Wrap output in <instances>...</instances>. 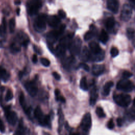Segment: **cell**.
Instances as JSON below:
<instances>
[{
	"label": "cell",
	"mask_w": 135,
	"mask_h": 135,
	"mask_svg": "<svg viewBox=\"0 0 135 135\" xmlns=\"http://www.w3.org/2000/svg\"><path fill=\"white\" fill-rule=\"evenodd\" d=\"M91 50L90 59L93 61H101L104 57V52L101 49L99 45L95 42L92 41L89 44Z\"/></svg>",
	"instance_id": "obj_1"
},
{
	"label": "cell",
	"mask_w": 135,
	"mask_h": 135,
	"mask_svg": "<svg viewBox=\"0 0 135 135\" xmlns=\"http://www.w3.org/2000/svg\"><path fill=\"white\" fill-rule=\"evenodd\" d=\"M34 116L40 125L51 128V118L49 115H44L39 106H37L34 112Z\"/></svg>",
	"instance_id": "obj_2"
},
{
	"label": "cell",
	"mask_w": 135,
	"mask_h": 135,
	"mask_svg": "<svg viewBox=\"0 0 135 135\" xmlns=\"http://www.w3.org/2000/svg\"><path fill=\"white\" fill-rule=\"evenodd\" d=\"M113 100L118 105L122 107H127L130 104L131 98L128 94H119L113 95Z\"/></svg>",
	"instance_id": "obj_3"
},
{
	"label": "cell",
	"mask_w": 135,
	"mask_h": 135,
	"mask_svg": "<svg viewBox=\"0 0 135 135\" xmlns=\"http://www.w3.org/2000/svg\"><path fill=\"white\" fill-rule=\"evenodd\" d=\"M91 116L90 113H86L83 117L81 127L83 132V135H88V132L91 127Z\"/></svg>",
	"instance_id": "obj_4"
},
{
	"label": "cell",
	"mask_w": 135,
	"mask_h": 135,
	"mask_svg": "<svg viewBox=\"0 0 135 135\" xmlns=\"http://www.w3.org/2000/svg\"><path fill=\"white\" fill-rule=\"evenodd\" d=\"M117 88L119 90L129 92L131 91L133 89L132 82L127 79L119 81L117 84Z\"/></svg>",
	"instance_id": "obj_5"
},
{
	"label": "cell",
	"mask_w": 135,
	"mask_h": 135,
	"mask_svg": "<svg viewBox=\"0 0 135 135\" xmlns=\"http://www.w3.org/2000/svg\"><path fill=\"white\" fill-rule=\"evenodd\" d=\"M47 16L45 14L40 15L35 20L34 23V27L38 32H42L46 28V21Z\"/></svg>",
	"instance_id": "obj_6"
},
{
	"label": "cell",
	"mask_w": 135,
	"mask_h": 135,
	"mask_svg": "<svg viewBox=\"0 0 135 135\" xmlns=\"http://www.w3.org/2000/svg\"><path fill=\"white\" fill-rule=\"evenodd\" d=\"M4 112L6 116V118L8 122L11 125H14L16 123L18 117L16 113L13 111H12L10 109V107H6L4 108Z\"/></svg>",
	"instance_id": "obj_7"
},
{
	"label": "cell",
	"mask_w": 135,
	"mask_h": 135,
	"mask_svg": "<svg viewBox=\"0 0 135 135\" xmlns=\"http://www.w3.org/2000/svg\"><path fill=\"white\" fill-rule=\"evenodd\" d=\"M82 42L80 38L76 37L73 41L70 46L71 53L73 55H76L80 54L81 52Z\"/></svg>",
	"instance_id": "obj_8"
},
{
	"label": "cell",
	"mask_w": 135,
	"mask_h": 135,
	"mask_svg": "<svg viewBox=\"0 0 135 135\" xmlns=\"http://www.w3.org/2000/svg\"><path fill=\"white\" fill-rule=\"evenodd\" d=\"M42 6V3L39 0H33L28 4V12L31 15L35 14Z\"/></svg>",
	"instance_id": "obj_9"
},
{
	"label": "cell",
	"mask_w": 135,
	"mask_h": 135,
	"mask_svg": "<svg viewBox=\"0 0 135 135\" xmlns=\"http://www.w3.org/2000/svg\"><path fill=\"white\" fill-rule=\"evenodd\" d=\"M24 87L28 94L34 97L37 93L38 88L36 83L33 81H28L24 83Z\"/></svg>",
	"instance_id": "obj_10"
},
{
	"label": "cell",
	"mask_w": 135,
	"mask_h": 135,
	"mask_svg": "<svg viewBox=\"0 0 135 135\" xmlns=\"http://www.w3.org/2000/svg\"><path fill=\"white\" fill-rule=\"evenodd\" d=\"M132 15V7L131 5L125 4L123 7L121 13V19L126 22L128 21Z\"/></svg>",
	"instance_id": "obj_11"
},
{
	"label": "cell",
	"mask_w": 135,
	"mask_h": 135,
	"mask_svg": "<svg viewBox=\"0 0 135 135\" xmlns=\"http://www.w3.org/2000/svg\"><path fill=\"white\" fill-rule=\"evenodd\" d=\"M107 6L109 10L114 13H117L119 8V2L117 0H107Z\"/></svg>",
	"instance_id": "obj_12"
},
{
	"label": "cell",
	"mask_w": 135,
	"mask_h": 135,
	"mask_svg": "<svg viewBox=\"0 0 135 135\" xmlns=\"http://www.w3.org/2000/svg\"><path fill=\"white\" fill-rule=\"evenodd\" d=\"M19 102L20 103V105L22 106L23 109L25 111V112L27 114L29 115L30 114V112H31V108L27 106L24 95L23 93L22 92L20 93V95H19Z\"/></svg>",
	"instance_id": "obj_13"
},
{
	"label": "cell",
	"mask_w": 135,
	"mask_h": 135,
	"mask_svg": "<svg viewBox=\"0 0 135 135\" xmlns=\"http://www.w3.org/2000/svg\"><path fill=\"white\" fill-rule=\"evenodd\" d=\"M46 21L49 25L52 27H56L60 23V19L56 15H51L47 17Z\"/></svg>",
	"instance_id": "obj_14"
},
{
	"label": "cell",
	"mask_w": 135,
	"mask_h": 135,
	"mask_svg": "<svg viewBox=\"0 0 135 135\" xmlns=\"http://www.w3.org/2000/svg\"><path fill=\"white\" fill-rule=\"evenodd\" d=\"M98 98V90L95 86H94L91 90L90 97V104L91 105L95 104Z\"/></svg>",
	"instance_id": "obj_15"
},
{
	"label": "cell",
	"mask_w": 135,
	"mask_h": 135,
	"mask_svg": "<svg viewBox=\"0 0 135 135\" xmlns=\"http://www.w3.org/2000/svg\"><path fill=\"white\" fill-rule=\"evenodd\" d=\"M80 59L83 61H87L90 59V52L86 46H84L81 52H80Z\"/></svg>",
	"instance_id": "obj_16"
},
{
	"label": "cell",
	"mask_w": 135,
	"mask_h": 135,
	"mask_svg": "<svg viewBox=\"0 0 135 135\" xmlns=\"http://www.w3.org/2000/svg\"><path fill=\"white\" fill-rule=\"evenodd\" d=\"M75 61V59L73 56H69L63 61V66L66 69H69L74 64Z\"/></svg>",
	"instance_id": "obj_17"
},
{
	"label": "cell",
	"mask_w": 135,
	"mask_h": 135,
	"mask_svg": "<svg viewBox=\"0 0 135 135\" xmlns=\"http://www.w3.org/2000/svg\"><path fill=\"white\" fill-rule=\"evenodd\" d=\"M104 69L105 68L103 65H94L92 66V73L94 75L98 76L103 73Z\"/></svg>",
	"instance_id": "obj_18"
},
{
	"label": "cell",
	"mask_w": 135,
	"mask_h": 135,
	"mask_svg": "<svg viewBox=\"0 0 135 135\" xmlns=\"http://www.w3.org/2000/svg\"><path fill=\"white\" fill-rule=\"evenodd\" d=\"M9 78V74L7 71L3 68L0 66V79L3 81L6 82Z\"/></svg>",
	"instance_id": "obj_19"
},
{
	"label": "cell",
	"mask_w": 135,
	"mask_h": 135,
	"mask_svg": "<svg viewBox=\"0 0 135 135\" xmlns=\"http://www.w3.org/2000/svg\"><path fill=\"white\" fill-rule=\"evenodd\" d=\"M113 85V83L112 81H109L107 82L103 86V94L104 95H108L110 92L111 88Z\"/></svg>",
	"instance_id": "obj_20"
},
{
	"label": "cell",
	"mask_w": 135,
	"mask_h": 135,
	"mask_svg": "<svg viewBox=\"0 0 135 135\" xmlns=\"http://www.w3.org/2000/svg\"><path fill=\"white\" fill-rule=\"evenodd\" d=\"M105 25L108 30H110L112 29L115 25V21H114V18L112 17H109L106 20Z\"/></svg>",
	"instance_id": "obj_21"
},
{
	"label": "cell",
	"mask_w": 135,
	"mask_h": 135,
	"mask_svg": "<svg viewBox=\"0 0 135 135\" xmlns=\"http://www.w3.org/2000/svg\"><path fill=\"white\" fill-rule=\"evenodd\" d=\"M99 39L100 41H101L103 44H105L109 40V36L107 33L103 30H102L100 34Z\"/></svg>",
	"instance_id": "obj_22"
},
{
	"label": "cell",
	"mask_w": 135,
	"mask_h": 135,
	"mask_svg": "<svg viewBox=\"0 0 135 135\" xmlns=\"http://www.w3.org/2000/svg\"><path fill=\"white\" fill-rule=\"evenodd\" d=\"M14 135H24V127H23V122L22 120L21 119L19 122L18 126L17 127V130L15 132Z\"/></svg>",
	"instance_id": "obj_23"
},
{
	"label": "cell",
	"mask_w": 135,
	"mask_h": 135,
	"mask_svg": "<svg viewBox=\"0 0 135 135\" xmlns=\"http://www.w3.org/2000/svg\"><path fill=\"white\" fill-rule=\"evenodd\" d=\"M58 115H59V130L60 131V130L61 129L63 123H64V115L62 113V110L59 109L58 110Z\"/></svg>",
	"instance_id": "obj_24"
},
{
	"label": "cell",
	"mask_w": 135,
	"mask_h": 135,
	"mask_svg": "<svg viewBox=\"0 0 135 135\" xmlns=\"http://www.w3.org/2000/svg\"><path fill=\"white\" fill-rule=\"evenodd\" d=\"M54 93H55V99L57 101H60L62 103H64L65 102V98L62 95H61L60 91L58 89H56L55 90Z\"/></svg>",
	"instance_id": "obj_25"
},
{
	"label": "cell",
	"mask_w": 135,
	"mask_h": 135,
	"mask_svg": "<svg viewBox=\"0 0 135 135\" xmlns=\"http://www.w3.org/2000/svg\"><path fill=\"white\" fill-rule=\"evenodd\" d=\"M80 86L81 89L84 91H87L88 90V85L87 84V81L85 77H83L80 83Z\"/></svg>",
	"instance_id": "obj_26"
},
{
	"label": "cell",
	"mask_w": 135,
	"mask_h": 135,
	"mask_svg": "<svg viewBox=\"0 0 135 135\" xmlns=\"http://www.w3.org/2000/svg\"><path fill=\"white\" fill-rule=\"evenodd\" d=\"M6 22L5 18H3L2 23L0 25V35L1 36H4L6 33Z\"/></svg>",
	"instance_id": "obj_27"
},
{
	"label": "cell",
	"mask_w": 135,
	"mask_h": 135,
	"mask_svg": "<svg viewBox=\"0 0 135 135\" xmlns=\"http://www.w3.org/2000/svg\"><path fill=\"white\" fill-rule=\"evenodd\" d=\"M65 50H66V49L65 47H64L60 44H59L56 47L55 52L57 55L61 56V55H63L64 54Z\"/></svg>",
	"instance_id": "obj_28"
},
{
	"label": "cell",
	"mask_w": 135,
	"mask_h": 135,
	"mask_svg": "<svg viewBox=\"0 0 135 135\" xmlns=\"http://www.w3.org/2000/svg\"><path fill=\"white\" fill-rule=\"evenodd\" d=\"M135 34V30L132 28H128L127 30V35L129 39L133 37Z\"/></svg>",
	"instance_id": "obj_29"
},
{
	"label": "cell",
	"mask_w": 135,
	"mask_h": 135,
	"mask_svg": "<svg viewBox=\"0 0 135 135\" xmlns=\"http://www.w3.org/2000/svg\"><path fill=\"white\" fill-rule=\"evenodd\" d=\"M94 35V33L92 31H89L87 32L84 36V38L85 41H89V40L91 39Z\"/></svg>",
	"instance_id": "obj_30"
},
{
	"label": "cell",
	"mask_w": 135,
	"mask_h": 135,
	"mask_svg": "<svg viewBox=\"0 0 135 135\" xmlns=\"http://www.w3.org/2000/svg\"><path fill=\"white\" fill-rule=\"evenodd\" d=\"M15 26V20L13 18H12L9 20V28L10 32L11 33L14 32Z\"/></svg>",
	"instance_id": "obj_31"
},
{
	"label": "cell",
	"mask_w": 135,
	"mask_h": 135,
	"mask_svg": "<svg viewBox=\"0 0 135 135\" xmlns=\"http://www.w3.org/2000/svg\"><path fill=\"white\" fill-rule=\"evenodd\" d=\"M96 113L98 115L99 117L100 118H104L105 115L102 108H101V107H98L96 109Z\"/></svg>",
	"instance_id": "obj_32"
},
{
	"label": "cell",
	"mask_w": 135,
	"mask_h": 135,
	"mask_svg": "<svg viewBox=\"0 0 135 135\" xmlns=\"http://www.w3.org/2000/svg\"><path fill=\"white\" fill-rule=\"evenodd\" d=\"M13 98V92L8 89L6 92V96H5V100L6 101H8L11 100H12Z\"/></svg>",
	"instance_id": "obj_33"
},
{
	"label": "cell",
	"mask_w": 135,
	"mask_h": 135,
	"mask_svg": "<svg viewBox=\"0 0 135 135\" xmlns=\"http://www.w3.org/2000/svg\"><path fill=\"white\" fill-rule=\"evenodd\" d=\"M40 62L41 64L44 66H49L50 64V61L46 58L42 57L40 59Z\"/></svg>",
	"instance_id": "obj_34"
},
{
	"label": "cell",
	"mask_w": 135,
	"mask_h": 135,
	"mask_svg": "<svg viewBox=\"0 0 135 135\" xmlns=\"http://www.w3.org/2000/svg\"><path fill=\"white\" fill-rule=\"evenodd\" d=\"M110 54L112 57H115L119 54V51L115 47H113L110 50Z\"/></svg>",
	"instance_id": "obj_35"
},
{
	"label": "cell",
	"mask_w": 135,
	"mask_h": 135,
	"mask_svg": "<svg viewBox=\"0 0 135 135\" xmlns=\"http://www.w3.org/2000/svg\"><path fill=\"white\" fill-rule=\"evenodd\" d=\"M127 115L129 119L135 120V111L131 110L127 113Z\"/></svg>",
	"instance_id": "obj_36"
},
{
	"label": "cell",
	"mask_w": 135,
	"mask_h": 135,
	"mask_svg": "<svg viewBox=\"0 0 135 135\" xmlns=\"http://www.w3.org/2000/svg\"><path fill=\"white\" fill-rule=\"evenodd\" d=\"M79 66L80 68H82L83 69H84L86 71H89V69H90L89 66L86 64H85L84 63H80L79 65Z\"/></svg>",
	"instance_id": "obj_37"
},
{
	"label": "cell",
	"mask_w": 135,
	"mask_h": 135,
	"mask_svg": "<svg viewBox=\"0 0 135 135\" xmlns=\"http://www.w3.org/2000/svg\"><path fill=\"white\" fill-rule=\"evenodd\" d=\"M132 75V74L128 71H125L123 72V77L124 79H127L130 76H131Z\"/></svg>",
	"instance_id": "obj_38"
},
{
	"label": "cell",
	"mask_w": 135,
	"mask_h": 135,
	"mask_svg": "<svg viewBox=\"0 0 135 135\" xmlns=\"http://www.w3.org/2000/svg\"><path fill=\"white\" fill-rule=\"evenodd\" d=\"M107 127H108V128L109 129H113V128H114V123H113V121L112 119H110V120L108 121V123H107Z\"/></svg>",
	"instance_id": "obj_39"
},
{
	"label": "cell",
	"mask_w": 135,
	"mask_h": 135,
	"mask_svg": "<svg viewBox=\"0 0 135 135\" xmlns=\"http://www.w3.org/2000/svg\"><path fill=\"white\" fill-rule=\"evenodd\" d=\"M58 14H59V17L61 18H65V17L66 16V14H65V12L62 9H60L58 11Z\"/></svg>",
	"instance_id": "obj_40"
},
{
	"label": "cell",
	"mask_w": 135,
	"mask_h": 135,
	"mask_svg": "<svg viewBox=\"0 0 135 135\" xmlns=\"http://www.w3.org/2000/svg\"><path fill=\"white\" fill-rule=\"evenodd\" d=\"M5 126L4 124L2 121V120L0 118V131L1 132H5Z\"/></svg>",
	"instance_id": "obj_41"
},
{
	"label": "cell",
	"mask_w": 135,
	"mask_h": 135,
	"mask_svg": "<svg viewBox=\"0 0 135 135\" xmlns=\"http://www.w3.org/2000/svg\"><path fill=\"white\" fill-rule=\"evenodd\" d=\"M52 75L54 76V78L56 80H60L61 79V76L56 72H53L52 73Z\"/></svg>",
	"instance_id": "obj_42"
},
{
	"label": "cell",
	"mask_w": 135,
	"mask_h": 135,
	"mask_svg": "<svg viewBox=\"0 0 135 135\" xmlns=\"http://www.w3.org/2000/svg\"><path fill=\"white\" fill-rule=\"evenodd\" d=\"M117 122L118 126L121 127L122 125V119L121 118H118L117 119Z\"/></svg>",
	"instance_id": "obj_43"
},
{
	"label": "cell",
	"mask_w": 135,
	"mask_h": 135,
	"mask_svg": "<svg viewBox=\"0 0 135 135\" xmlns=\"http://www.w3.org/2000/svg\"><path fill=\"white\" fill-rule=\"evenodd\" d=\"M32 60V61H33V62L34 63H37V56H36V54H34V55H33Z\"/></svg>",
	"instance_id": "obj_44"
},
{
	"label": "cell",
	"mask_w": 135,
	"mask_h": 135,
	"mask_svg": "<svg viewBox=\"0 0 135 135\" xmlns=\"http://www.w3.org/2000/svg\"><path fill=\"white\" fill-rule=\"evenodd\" d=\"M33 48H34V51L36 52H37V53H38V54H40V50H39V49L36 46H35V45H34V47H33Z\"/></svg>",
	"instance_id": "obj_45"
},
{
	"label": "cell",
	"mask_w": 135,
	"mask_h": 135,
	"mask_svg": "<svg viewBox=\"0 0 135 135\" xmlns=\"http://www.w3.org/2000/svg\"><path fill=\"white\" fill-rule=\"evenodd\" d=\"M131 3V6L135 7V0H129Z\"/></svg>",
	"instance_id": "obj_46"
},
{
	"label": "cell",
	"mask_w": 135,
	"mask_h": 135,
	"mask_svg": "<svg viewBox=\"0 0 135 135\" xmlns=\"http://www.w3.org/2000/svg\"><path fill=\"white\" fill-rule=\"evenodd\" d=\"M23 74H24V72H23V71H20V72H19V73H18V76H19V77H20V79H21V78H22V77L23 76Z\"/></svg>",
	"instance_id": "obj_47"
},
{
	"label": "cell",
	"mask_w": 135,
	"mask_h": 135,
	"mask_svg": "<svg viewBox=\"0 0 135 135\" xmlns=\"http://www.w3.org/2000/svg\"><path fill=\"white\" fill-rule=\"evenodd\" d=\"M20 9L19 8H17L16 9V13H17V15H19L20 14Z\"/></svg>",
	"instance_id": "obj_48"
},
{
	"label": "cell",
	"mask_w": 135,
	"mask_h": 135,
	"mask_svg": "<svg viewBox=\"0 0 135 135\" xmlns=\"http://www.w3.org/2000/svg\"><path fill=\"white\" fill-rule=\"evenodd\" d=\"M70 135H80V134L78 133H71Z\"/></svg>",
	"instance_id": "obj_49"
},
{
	"label": "cell",
	"mask_w": 135,
	"mask_h": 135,
	"mask_svg": "<svg viewBox=\"0 0 135 135\" xmlns=\"http://www.w3.org/2000/svg\"><path fill=\"white\" fill-rule=\"evenodd\" d=\"M15 3L16 4V5H18V4H20V3H21V2L20 1H15Z\"/></svg>",
	"instance_id": "obj_50"
},
{
	"label": "cell",
	"mask_w": 135,
	"mask_h": 135,
	"mask_svg": "<svg viewBox=\"0 0 135 135\" xmlns=\"http://www.w3.org/2000/svg\"><path fill=\"white\" fill-rule=\"evenodd\" d=\"M133 105L135 107V98L133 99Z\"/></svg>",
	"instance_id": "obj_51"
},
{
	"label": "cell",
	"mask_w": 135,
	"mask_h": 135,
	"mask_svg": "<svg viewBox=\"0 0 135 135\" xmlns=\"http://www.w3.org/2000/svg\"><path fill=\"white\" fill-rule=\"evenodd\" d=\"M44 135H50V134H48L47 133H46V132H45V133H44Z\"/></svg>",
	"instance_id": "obj_52"
}]
</instances>
